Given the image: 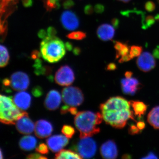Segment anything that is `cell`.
<instances>
[{"label":"cell","mask_w":159,"mask_h":159,"mask_svg":"<svg viewBox=\"0 0 159 159\" xmlns=\"http://www.w3.org/2000/svg\"><path fill=\"white\" fill-rule=\"evenodd\" d=\"M94 9L90 4H88L85 6L84 8V12L86 14L91 15L93 12Z\"/></svg>","instance_id":"cell-39"},{"label":"cell","mask_w":159,"mask_h":159,"mask_svg":"<svg viewBox=\"0 0 159 159\" xmlns=\"http://www.w3.org/2000/svg\"><path fill=\"white\" fill-rule=\"evenodd\" d=\"M69 112L73 115H76L78 113L77 109L75 107H70Z\"/></svg>","instance_id":"cell-52"},{"label":"cell","mask_w":159,"mask_h":159,"mask_svg":"<svg viewBox=\"0 0 159 159\" xmlns=\"http://www.w3.org/2000/svg\"><path fill=\"white\" fill-rule=\"evenodd\" d=\"M61 22L66 30L73 31L79 27V20L74 12L70 10L64 11L61 16Z\"/></svg>","instance_id":"cell-11"},{"label":"cell","mask_w":159,"mask_h":159,"mask_svg":"<svg viewBox=\"0 0 159 159\" xmlns=\"http://www.w3.org/2000/svg\"><path fill=\"white\" fill-rule=\"evenodd\" d=\"M143 48L142 46L133 45L130 48L129 54H130L132 57H139L142 54Z\"/></svg>","instance_id":"cell-29"},{"label":"cell","mask_w":159,"mask_h":159,"mask_svg":"<svg viewBox=\"0 0 159 159\" xmlns=\"http://www.w3.org/2000/svg\"><path fill=\"white\" fill-rule=\"evenodd\" d=\"M118 1H120V2H123L124 3H128L130 0H118Z\"/></svg>","instance_id":"cell-57"},{"label":"cell","mask_w":159,"mask_h":159,"mask_svg":"<svg viewBox=\"0 0 159 159\" xmlns=\"http://www.w3.org/2000/svg\"><path fill=\"white\" fill-rule=\"evenodd\" d=\"M155 19L157 21H159V14H157L155 16Z\"/></svg>","instance_id":"cell-56"},{"label":"cell","mask_w":159,"mask_h":159,"mask_svg":"<svg viewBox=\"0 0 159 159\" xmlns=\"http://www.w3.org/2000/svg\"><path fill=\"white\" fill-rule=\"evenodd\" d=\"M129 103L132 107L134 114L139 118L145 115L148 108V105L142 101L131 100L129 101Z\"/></svg>","instance_id":"cell-20"},{"label":"cell","mask_w":159,"mask_h":159,"mask_svg":"<svg viewBox=\"0 0 159 159\" xmlns=\"http://www.w3.org/2000/svg\"><path fill=\"white\" fill-rule=\"evenodd\" d=\"M48 147L44 143H40L35 148V151L39 153L42 154H47L49 152Z\"/></svg>","instance_id":"cell-31"},{"label":"cell","mask_w":159,"mask_h":159,"mask_svg":"<svg viewBox=\"0 0 159 159\" xmlns=\"http://www.w3.org/2000/svg\"><path fill=\"white\" fill-rule=\"evenodd\" d=\"M156 20L154 16L151 15H148L145 16L143 19L142 22V28L144 29H146L150 28L156 22Z\"/></svg>","instance_id":"cell-26"},{"label":"cell","mask_w":159,"mask_h":159,"mask_svg":"<svg viewBox=\"0 0 159 159\" xmlns=\"http://www.w3.org/2000/svg\"><path fill=\"white\" fill-rule=\"evenodd\" d=\"M111 23L115 29H119V25H120V20L119 19L117 18H113L111 20Z\"/></svg>","instance_id":"cell-44"},{"label":"cell","mask_w":159,"mask_h":159,"mask_svg":"<svg viewBox=\"0 0 159 159\" xmlns=\"http://www.w3.org/2000/svg\"><path fill=\"white\" fill-rule=\"evenodd\" d=\"M136 125L139 129L142 130L145 128V123L143 120H139V122H137Z\"/></svg>","instance_id":"cell-47"},{"label":"cell","mask_w":159,"mask_h":159,"mask_svg":"<svg viewBox=\"0 0 159 159\" xmlns=\"http://www.w3.org/2000/svg\"><path fill=\"white\" fill-rule=\"evenodd\" d=\"M40 51L43 59L51 63L59 61L66 54L65 44L56 36H48L43 39Z\"/></svg>","instance_id":"cell-3"},{"label":"cell","mask_w":159,"mask_h":159,"mask_svg":"<svg viewBox=\"0 0 159 159\" xmlns=\"http://www.w3.org/2000/svg\"><path fill=\"white\" fill-rule=\"evenodd\" d=\"M81 49L79 47H75L73 50V54L75 55H78L81 53Z\"/></svg>","instance_id":"cell-53"},{"label":"cell","mask_w":159,"mask_h":159,"mask_svg":"<svg viewBox=\"0 0 159 159\" xmlns=\"http://www.w3.org/2000/svg\"><path fill=\"white\" fill-rule=\"evenodd\" d=\"M129 101L121 97H111L99 106L106 123L116 129L124 128L129 119L137 121L131 110Z\"/></svg>","instance_id":"cell-1"},{"label":"cell","mask_w":159,"mask_h":159,"mask_svg":"<svg viewBox=\"0 0 159 159\" xmlns=\"http://www.w3.org/2000/svg\"><path fill=\"white\" fill-rule=\"evenodd\" d=\"M100 151L101 156L104 159H116L118 156L117 146L113 140H108L102 144Z\"/></svg>","instance_id":"cell-15"},{"label":"cell","mask_w":159,"mask_h":159,"mask_svg":"<svg viewBox=\"0 0 159 159\" xmlns=\"http://www.w3.org/2000/svg\"><path fill=\"white\" fill-rule=\"evenodd\" d=\"M61 100V96L59 92L56 90H51L47 94L44 104L47 109L54 111L59 107Z\"/></svg>","instance_id":"cell-16"},{"label":"cell","mask_w":159,"mask_h":159,"mask_svg":"<svg viewBox=\"0 0 159 159\" xmlns=\"http://www.w3.org/2000/svg\"><path fill=\"white\" fill-rule=\"evenodd\" d=\"M1 158L2 159V150H1Z\"/></svg>","instance_id":"cell-58"},{"label":"cell","mask_w":159,"mask_h":159,"mask_svg":"<svg viewBox=\"0 0 159 159\" xmlns=\"http://www.w3.org/2000/svg\"><path fill=\"white\" fill-rule=\"evenodd\" d=\"M75 80L74 71L70 67L67 65L63 66L56 72L54 80L60 86H67L71 85Z\"/></svg>","instance_id":"cell-7"},{"label":"cell","mask_w":159,"mask_h":159,"mask_svg":"<svg viewBox=\"0 0 159 159\" xmlns=\"http://www.w3.org/2000/svg\"><path fill=\"white\" fill-rule=\"evenodd\" d=\"M156 8V6L155 3L152 1H148L145 3V9L148 12H152L155 10Z\"/></svg>","instance_id":"cell-32"},{"label":"cell","mask_w":159,"mask_h":159,"mask_svg":"<svg viewBox=\"0 0 159 159\" xmlns=\"http://www.w3.org/2000/svg\"><path fill=\"white\" fill-rule=\"evenodd\" d=\"M157 2L159 4V0H157Z\"/></svg>","instance_id":"cell-59"},{"label":"cell","mask_w":159,"mask_h":159,"mask_svg":"<svg viewBox=\"0 0 159 159\" xmlns=\"http://www.w3.org/2000/svg\"><path fill=\"white\" fill-rule=\"evenodd\" d=\"M27 158L29 159H47L48 158L45 156H43L40 154L35 153L30 154L27 156Z\"/></svg>","instance_id":"cell-36"},{"label":"cell","mask_w":159,"mask_h":159,"mask_svg":"<svg viewBox=\"0 0 159 159\" xmlns=\"http://www.w3.org/2000/svg\"><path fill=\"white\" fill-rule=\"evenodd\" d=\"M10 87L17 91L25 90L30 84V79L26 73L21 71L15 72L10 78Z\"/></svg>","instance_id":"cell-8"},{"label":"cell","mask_w":159,"mask_h":159,"mask_svg":"<svg viewBox=\"0 0 159 159\" xmlns=\"http://www.w3.org/2000/svg\"><path fill=\"white\" fill-rule=\"evenodd\" d=\"M66 36L70 39L80 40L86 37V33L81 31H73L68 34Z\"/></svg>","instance_id":"cell-27"},{"label":"cell","mask_w":159,"mask_h":159,"mask_svg":"<svg viewBox=\"0 0 159 159\" xmlns=\"http://www.w3.org/2000/svg\"><path fill=\"white\" fill-rule=\"evenodd\" d=\"M94 9L96 13L101 14L105 10V7L102 4H97L94 6Z\"/></svg>","instance_id":"cell-35"},{"label":"cell","mask_w":159,"mask_h":159,"mask_svg":"<svg viewBox=\"0 0 159 159\" xmlns=\"http://www.w3.org/2000/svg\"><path fill=\"white\" fill-rule=\"evenodd\" d=\"M102 115L91 111L78 112L74 118V124L80 132V138L91 137L100 132L99 127L102 122Z\"/></svg>","instance_id":"cell-2"},{"label":"cell","mask_w":159,"mask_h":159,"mask_svg":"<svg viewBox=\"0 0 159 159\" xmlns=\"http://www.w3.org/2000/svg\"><path fill=\"white\" fill-rule=\"evenodd\" d=\"M61 132L64 134L67 138L71 139L74 136L75 133L74 127L69 125H64L61 129Z\"/></svg>","instance_id":"cell-28"},{"label":"cell","mask_w":159,"mask_h":159,"mask_svg":"<svg viewBox=\"0 0 159 159\" xmlns=\"http://www.w3.org/2000/svg\"><path fill=\"white\" fill-rule=\"evenodd\" d=\"M53 130L52 124L47 120L41 119L35 123L34 133L35 135L39 139H45L50 136Z\"/></svg>","instance_id":"cell-14"},{"label":"cell","mask_w":159,"mask_h":159,"mask_svg":"<svg viewBox=\"0 0 159 159\" xmlns=\"http://www.w3.org/2000/svg\"><path fill=\"white\" fill-rule=\"evenodd\" d=\"M141 130L137 127V125L131 124L129 125L128 128L129 134L131 135H134L139 134L141 133Z\"/></svg>","instance_id":"cell-33"},{"label":"cell","mask_w":159,"mask_h":159,"mask_svg":"<svg viewBox=\"0 0 159 159\" xmlns=\"http://www.w3.org/2000/svg\"><path fill=\"white\" fill-rule=\"evenodd\" d=\"M32 93L35 97H39L43 94L42 89L40 87H36L32 90Z\"/></svg>","instance_id":"cell-38"},{"label":"cell","mask_w":159,"mask_h":159,"mask_svg":"<svg viewBox=\"0 0 159 159\" xmlns=\"http://www.w3.org/2000/svg\"><path fill=\"white\" fill-rule=\"evenodd\" d=\"M0 52H1V62L0 66L1 68L4 67L9 63V55L8 49L5 46L1 44L0 45Z\"/></svg>","instance_id":"cell-24"},{"label":"cell","mask_w":159,"mask_h":159,"mask_svg":"<svg viewBox=\"0 0 159 159\" xmlns=\"http://www.w3.org/2000/svg\"><path fill=\"white\" fill-rule=\"evenodd\" d=\"M113 26L108 24H103L97 28V34L99 39L103 41H108L113 39L115 35Z\"/></svg>","instance_id":"cell-18"},{"label":"cell","mask_w":159,"mask_h":159,"mask_svg":"<svg viewBox=\"0 0 159 159\" xmlns=\"http://www.w3.org/2000/svg\"><path fill=\"white\" fill-rule=\"evenodd\" d=\"M23 6L25 7H30L33 5V0H22Z\"/></svg>","instance_id":"cell-46"},{"label":"cell","mask_w":159,"mask_h":159,"mask_svg":"<svg viewBox=\"0 0 159 159\" xmlns=\"http://www.w3.org/2000/svg\"><path fill=\"white\" fill-rule=\"evenodd\" d=\"M152 55L155 58L159 59V45L157 46L152 51Z\"/></svg>","instance_id":"cell-48"},{"label":"cell","mask_w":159,"mask_h":159,"mask_svg":"<svg viewBox=\"0 0 159 159\" xmlns=\"http://www.w3.org/2000/svg\"><path fill=\"white\" fill-rule=\"evenodd\" d=\"M43 2L47 11H51L53 9H58L60 7L59 2L57 0H43Z\"/></svg>","instance_id":"cell-25"},{"label":"cell","mask_w":159,"mask_h":159,"mask_svg":"<svg viewBox=\"0 0 159 159\" xmlns=\"http://www.w3.org/2000/svg\"><path fill=\"white\" fill-rule=\"evenodd\" d=\"M133 73L131 72V71H126L125 73V78H131L132 76H133Z\"/></svg>","instance_id":"cell-54"},{"label":"cell","mask_w":159,"mask_h":159,"mask_svg":"<svg viewBox=\"0 0 159 159\" xmlns=\"http://www.w3.org/2000/svg\"><path fill=\"white\" fill-rule=\"evenodd\" d=\"M25 111L21 110L15 104L11 97L0 96V120L7 125H14Z\"/></svg>","instance_id":"cell-4"},{"label":"cell","mask_w":159,"mask_h":159,"mask_svg":"<svg viewBox=\"0 0 159 159\" xmlns=\"http://www.w3.org/2000/svg\"><path fill=\"white\" fill-rule=\"evenodd\" d=\"M47 35H48L47 31H46L45 30L43 29H40L38 32V37L39 38L42 39L45 38L46 37H47Z\"/></svg>","instance_id":"cell-45"},{"label":"cell","mask_w":159,"mask_h":159,"mask_svg":"<svg viewBox=\"0 0 159 159\" xmlns=\"http://www.w3.org/2000/svg\"><path fill=\"white\" fill-rule=\"evenodd\" d=\"M136 64L139 70L144 72H149L156 66V61L153 55L147 51L143 52L139 56Z\"/></svg>","instance_id":"cell-9"},{"label":"cell","mask_w":159,"mask_h":159,"mask_svg":"<svg viewBox=\"0 0 159 159\" xmlns=\"http://www.w3.org/2000/svg\"><path fill=\"white\" fill-rule=\"evenodd\" d=\"M70 107V106L67 105L63 106L61 109V113L62 114V115H64V114L67 113L68 112H69Z\"/></svg>","instance_id":"cell-49"},{"label":"cell","mask_w":159,"mask_h":159,"mask_svg":"<svg viewBox=\"0 0 159 159\" xmlns=\"http://www.w3.org/2000/svg\"><path fill=\"white\" fill-rule=\"evenodd\" d=\"M47 33H48V36H55V35L57 34V30L54 27L50 26L47 29Z\"/></svg>","instance_id":"cell-40"},{"label":"cell","mask_w":159,"mask_h":159,"mask_svg":"<svg viewBox=\"0 0 159 159\" xmlns=\"http://www.w3.org/2000/svg\"><path fill=\"white\" fill-rule=\"evenodd\" d=\"M142 159H158V157L153 152H150L146 155V157H142Z\"/></svg>","instance_id":"cell-50"},{"label":"cell","mask_w":159,"mask_h":159,"mask_svg":"<svg viewBox=\"0 0 159 159\" xmlns=\"http://www.w3.org/2000/svg\"><path fill=\"white\" fill-rule=\"evenodd\" d=\"M147 121L154 128L159 129V106L153 107L149 112Z\"/></svg>","instance_id":"cell-21"},{"label":"cell","mask_w":159,"mask_h":159,"mask_svg":"<svg viewBox=\"0 0 159 159\" xmlns=\"http://www.w3.org/2000/svg\"><path fill=\"white\" fill-rule=\"evenodd\" d=\"M37 144L36 139L31 135H27L20 139L19 145L22 150L29 151L33 150L36 147Z\"/></svg>","instance_id":"cell-19"},{"label":"cell","mask_w":159,"mask_h":159,"mask_svg":"<svg viewBox=\"0 0 159 159\" xmlns=\"http://www.w3.org/2000/svg\"><path fill=\"white\" fill-rule=\"evenodd\" d=\"M46 142L51 151L57 152L68 144L69 139L66 136L55 135L48 138Z\"/></svg>","instance_id":"cell-13"},{"label":"cell","mask_w":159,"mask_h":159,"mask_svg":"<svg viewBox=\"0 0 159 159\" xmlns=\"http://www.w3.org/2000/svg\"><path fill=\"white\" fill-rule=\"evenodd\" d=\"M75 5L73 0H65L63 2L62 6L65 9H70L73 7Z\"/></svg>","instance_id":"cell-34"},{"label":"cell","mask_w":159,"mask_h":159,"mask_svg":"<svg viewBox=\"0 0 159 159\" xmlns=\"http://www.w3.org/2000/svg\"><path fill=\"white\" fill-rule=\"evenodd\" d=\"M16 126L19 132L23 134H29L34 130L35 125L29 117L28 113L25 112L16 122Z\"/></svg>","instance_id":"cell-10"},{"label":"cell","mask_w":159,"mask_h":159,"mask_svg":"<svg viewBox=\"0 0 159 159\" xmlns=\"http://www.w3.org/2000/svg\"><path fill=\"white\" fill-rule=\"evenodd\" d=\"M132 59L133 58L129 53V54H126V55H123V56L121 57V58L119 60V62L120 63H122L129 61Z\"/></svg>","instance_id":"cell-37"},{"label":"cell","mask_w":159,"mask_h":159,"mask_svg":"<svg viewBox=\"0 0 159 159\" xmlns=\"http://www.w3.org/2000/svg\"><path fill=\"white\" fill-rule=\"evenodd\" d=\"M63 101L70 107H77L81 105L84 100L82 91L77 87H67L62 90Z\"/></svg>","instance_id":"cell-6"},{"label":"cell","mask_w":159,"mask_h":159,"mask_svg":"<svg viewBox=\"0 0 159 159\" xmlns=\"http://www.w3.org/2000/svg\"><path fill=\"white\" fill-rule=\"evenodd\" d=\"M73 149L82 158H91L95 156L97 152V143L90 137L80 138L76 145H74Z\"/></svg>","instance_id":"cell-5"},{"label":"cell","mask_w":159,"mask_h":159,"mask_svg":"<svg viewBox=\"0 0 159 159\" xmlns=\"http://www.w3.org/2000/svg\"><path fill=\"white\" fill-rule=\"evenodd\" d=\"M131 158V155H130L128 154H126L123 155L122 157V159H130Z\"/></svg>","instance_id":"cell-55"},{"label":"cell","mask_w":159,"mask_h":159,"mask_svg":"<svg viewBox=\"0 0 159 159\" xmlns=\"http://www.w3.org/2000/svg\"><path fill=\"white\" fill-rule=\"evenodd\" d=\"M13 100L15 104L22 111L28 109L31 105V95L27 92H19L15 95Z\"/></svg>","instance_id":"cell-17"},{"label":"cell","mask_w":159,"mask_h":159,"mask_svg":"<svg viewBox=\"0 0 159 159\" xmlns=\"http://www.w3.org/2000/svg\"><path fill=\"white\" fill-rule=\"evenodd\" d=\"M65 46L66 50H67V51H71L73 50V44H72V43L70 42H66L65 43Z\"/></svg>","instance_id":"cell-51"},{"label":"cell","mask_w":159,"mask_h":159,"mask_svg":"<svg viewBox=\"0 0 159 159\" xmlns=\"http://www.w3.org/2000/svg\"><path fill=\"white\" fill-rule=\"evenodd\" d=\"M121 84L123 93L130 96H134L142 88V84L138 79L134 77L122 79Z\"/></svg>","instance_id":"cell-12"},{"label":"cell","mask_w":159,"mask_h":159,"mask_svg":"<svg viewBox=\"0 0 159 159\" xmlns=\"http://www.w3.org/2000/svg\"><path fill=\"white\" fill-rule=\"evenodd\" d=\"M33 67L34 73L37 75L49 74L52 71L50 67L43 66V61L39 58L35 60Z\"/></svg>","instance_id":"cell-22"},{"label":"cell","mask_w":159,"mask_h":159,"mask_svg":"<svg viewBox=\"0 0 159 159\" xmlns=\"http://www.w3.org/2000/svg\"><path fill=\"white\" fill-rule=\"evenodd\" d=\"M130 47L128 45V43H125V45L122 50H120V51H117L116 53V59H118L119 57H122L123 55L129 54V51H130Z\"/></svg>","instance_id":"cell-30"},{"label":"cell","mask_w":159,"mask_h":159,"mask_svg":"<svg viewBox=\"0 0 159 159\" xmlns=\"http://www.w3.org/2000/svg\"><path fill=\"white\" fill-rule=\"evenodd\" d=\"M55 159H82L78 153L71 150L61 149L56 155Z\"/></svg>","instance_id":"cell-23"},{"label":"cell","mask_w":159,"mask_h":159,"mask_svg":"<svg viewBox=\"0 0 159 159\" xmlns=\"http://www.w3.org/2000/svg\"><path fill=\"white\" fill-rule=\"evenodd\" d=\"M124 45H125V43H122V42H115L114 46V48L116 51V52L120 51V50H122L123 47H124Z\"/></svg>","instance_id":"cell-41"},{"label":"cell","mask_w":159,"mask_h":159,"mask_svg":"<svg viewBox=\"0 0 159 159\" xmlns=\"http://www.w3.org/2000/svg\"><path fill=\"white\" fill-rule=\"evenodd\" d=\"M117 66L115 63L111 62L107 65L106 66L107 70V71H114L116 70Z\"/></svg>","instance_id":"cell-43"},{"label":"cell","mask_w":159,"mask_h":159,"mask_svg":"<svg viewBox=\"0 0 159 159\" xmlns=\"http://www.w3.org/2000/svg\"><path fill=\"white\" fill-rule=\"evenodd\" d=\"M41 56H42L41 53L38 50H34L31 52V57L33 59L35 60L39 58Z\"/></svg>","instance_id":"cell-42"}]
</instances>
